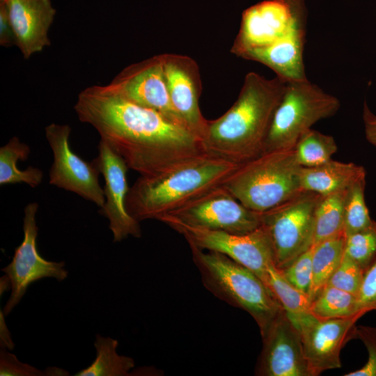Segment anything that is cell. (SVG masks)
Listing matches in <instances>:
<instances>
[{"label":"cell","mask_w":376,"mask_h":376,"mask_svg":"<svg viewBox=\"0 0 376 376\" xmlns=\"http://www.w3.org/2000/svg\"><path fill=\"white\" fill-rule=\"evenodd\" d=\"M162 217L195 228L235 234L249 233L262 225L261 213L245 207L222 185Z\"/></svg>","instance_id":"9c48e42d"},{"label":"cell","mask_w":376,"mask_h":376,"mask_svg":"<svg viewBox=\"0 0 376 376\" xmlns=\"http://www.w3.org/2000/svg\"><path fill=\"white\" fill-rule=\"evenodd\" d=\"M365 175L366 172L362 166L331 159L316 166L301 167L299 180L302 191L324 196L346 189Z\"/></svg>","instance_id":"ffe728a7"},{"label":"cell","mask_w":376,"mask_h":376,"mask_svg":"<svg viewBox=\"0 0 376 376\" xmlns=\"http://www.w3.org/2000/svg\"><path fill=\"white\" fill-rule=\"evenodd\" d=\"M345 253L364 271L376 258V221L345 239Z\"/></svg>","instance_id":"f1b7e54d"},{"label":"cell","mask_w":376,"mask_h":376,"mask_svg":"<svg viewBox=\"0 0 376 376\" xmlns=\"http://www.w3.org/2000/svg\"><path fill=\"white\" fill-rule=\"evenodd\" d=\"M0 45L4 47L17 46V38L5 1L0 2Z\"/></svg>","instance_id":"e575fe53"},{"label":"cell","mask_w":376,"mask_h":376,"mask_svg":"<svg viewBox=\"0 0 376 376\" xmlns=\"http://www.w3.org/2000/svg\"><path fill=\"white\" fill-rule=\"evenodd\" d=\"M301 167L294 148L265 151L240 164L222 186L247 208L263 212L302 191Z\"/></svg>","instance_id":"5b68a950"},{"label":"cell","mask_w":376,"mask_h":376,"mask_svg":"<svg viewBox=\"0 0 376 376\" xmlns=\"http://www.w3.org/2000/svg\"><path fill=\"white\" fill-rule=\"evenodd\" d=\"M357 298L361 311H376V258L364 271Z\"/></svg>","instance_id":"836d02e7"},{"label":"cell","mask_w":376,"mask_h":376,"mask_svg":"<svg viewBox=\"0 0 376 376\" xmlns=\"http://www.w3.org/2000/svg\"><path fill=\"white\" fill-rule=\"evenodd\" d=\"M3 312L1 311V324H0V342L1 347L6 348L8 350H12L15 346L11 337L10 334L7 328L4 318Z\"/></svg>","instance_id":"8d00e7d4"},{"label":"cell","mask_w":376,"mask_h":376,"mask_svg":"<svg viewBox=\"0 0 376 376\" xmlns=\"http://www.w3.org/2000/svg\"><path fill=\"white\" fill-rule=\"evenodd\" d=\"M338 150L334 138L312 128L305 132L294 147L297 162L301 167H313L331 159Z\"/></svg>","instance_id":"4316f807"},{"label":"cell","mask_w":376,"mask_h":376,"mask_svg":"<svg viewBox=\"0 0 376 376\" xmlns=\"http://www.w3.org/2000/svg\"><path fill=\"white\" fill-rule=\"evenodd\" d=\"M357 336L366 347L368 360L361 368L346 373L345 376H376V327H357Z\"/></svg>","instance_id":"d6a6232c"},{"label":"cell","mask_w":376,"mask_h":376,"mask_svg":"<svg viewBox=\"0 0 376 376\" xmlns=\"http://www.w3.org/2000/svg\"><path fill=\"white\" fill-rule=\"evenodd\" d=\"M17 47L29 59L51 45L48 36L56 10L50 0H6Z\"/></svg>","instance_id":"ac0fdd59"},{"label":"cell","mask_w":376,"mask_h":376,"mask_svg":"<svg viewBox=\"0 0 376 376\" xmlns=\"http://www.w3.org/2000/svg\"><path fill=\"white\" fill-rule=\"evenodd\" d=\"M340 107L336 96L308 79L287 82L272 119L265 152L293 148L315 123L334 116Z\"/></svg>","instance_id":"8992f818"},{"label":"cell","mask_w":376,"mask_h":376,"mask_svg":"<svg viewBox=\"0 0 376 376\" xmlns=\"http://www.w3.org/2000/svg\"><path fill=\"white\" fill-rule=\"evenodd\" d=\"M162 55L164 75L173 107L184 125L202 140L207 120L202 115L199 107L202 88L198 65L187 56Z\"/></svg>","instance_id":"e0dca14e"},{"label":"cell","mask_w":376,"mask_h":376,"mask_svg":"<svg viewBox=\"0 0 376 376\" xmlns=\"http://www.w3.org/2000/svg\"><path fill=\"white\" fill-rule=\"evenodd\" d=\"M4 1H6V0H0V2Z\"/></svg>","instance_id":"74e56055"},{"label":"cell","mask_w":376,"mask_h":376,"mask_svg":"<svg viewBox=\"0 0 376 376\" xmlns=\"http://www.w3.org/2000/svg\"><path fill=\"white\" fill-rule=\"evenodd\" d=\"M365 314L361 311L328 320L313 317L298 328L311 376L341 367L340 352L350 340L357 338L356 324Z\"/></svg>","instance_id":"5bb4252c"},{"label":"cell","mask_w":376,"mask_h":376,"mask_svg":"<svg viewBox=\"0 0 376 376\" xmlns=\"http://www.w3.org/2000/svg\"><path fill=\"white\" fill-rule=\"evenodd\" d=\"M240 165L203 152L157 174L140 175L130 188L126 210L139 222L158 220L222 185Z\"/></svg>","instance_id":"3957f363"},{"label":"cell","mask_w":376,"mask_h":376,"mask_svg":"<svg viewBox=\"0 0 376 376\" xmlns=\"http://www.w3.org/2000/svg\"><path fill=\"white\" fill-rule=\"evenodd\" d=\"M306 24L277 42L244 53L241 58L264 64L286 82L307 79L303 60Z\"/></svg>","instance_id":"d6986e66"},{"label":"cell","mask_w":376,"mask_h":376,"mask_svg":"<svg viewBox=\"0 0 376 376\" xmlns=\"http://www.w3.org/2000/svg\"><path fill=\"white\" fill-rule=\"evenodd\" d=\"M70 133L68 125L51 123L45 127V136L54 157L49 184L74 192L101 208L105 196L99 182L100 172L92 162L84 161L72 151Z\"/></svg>","instance_id":"7c38bea8"},{"label":"cell","mask_w":376,"mask_h":376,"mask_svg":"<svg viewBox=\"0 0 376 376\" xmlns=\"http://www.w3.org/2000/svg\"><path fill=\"white\" fill-rule=\"evenodd\" d=\"M263 349L256 368L260 376H311L300 333L283 310L261 334Z\"/></svg>","instance_id":"2e32d148"},{"label":"cell","mask_w":376,"mask_h":376,"mask_svg":"<svg viewBox=\"0 0 376 376\" xmlns=\"http://www.w3.org/2000/svg\"><path fill=\"white\" fill-rule=\"evenodd\" d=\"M322 195L302 191L261 213L262 226L268 233L276 267L284 269L313 245L314 214Z\"/></svg>","instance_id":"52a82bcc"},{"label":"cell","mask_w":376,"mask_h":376,"mask_svg":"<svg viewBox=\"0 0 376 376\" xmlns=\"http://www.w3.org/2000/svg\"><path fill=\"white\" fill-rule=\"evenodd\" d=\"M306 24L302 0H265L242 14L240 28L231 52L241 57L244 53L269 46Z\"/></svg>","instance_id":"30bf717a"},{"label":"cell","mask_w":376,"mask_h":376,"mask_svg":"<svg viewBox=\"0 0 376 376\" xmlns=\"http://www.w3.org/2000/svg\"><path fill=\"white\" fill-rule=\"evenodd\" d=\"M31 149L17 136L0 148V185L26 183L30 187H38L43 179V172L38 168L29 166L25 170L17 168L18 160L25 161Z\"/></svg>","instance_id":"603a6c76"},{"label":"cell","mask_w":376,"mask_h":376,"mask_svg":"<svg viewBox=\"0 0 376 376\" xmlns=\"http://www.w3.org/2000/svg\"><path fill=\"white\" fill-rule=\"evenodd\" d=\"M117 340L96 334L94 343L96 357L87 368L77 373L75 376H127L134 367L132 358L119 355L116 349Z\"/></svg>","instance_id":"cb8c5ba5"},{"label":"cell","mask_w":376,"mask_h":376,"mask_svg":"<svg viewBox=\"0 0 376 376\" xmlns=\"http://www.w3.org/2000/svg\"><path fill=\"white\" fill-rule=\"evenodd\" d=\"M190 248L203 285L219 299L249 313L263 334L284 310L267 285L251 269L221 253Z\"/></svg>","instance_id":"277c9868"},{"label":"cell","mask_w":376,"mask_h":376,"mask_svg":"<svg viewBox=\"0 0 376 376\" xmlns=\"http://www.w3.org/2000/svg\"><path fill=\"white\" fill-rule=\"evenodd\" d=\"M38 209V204L36 202L26 205L23 219V240L15 248L10 264L1 269L11 284V295L3 309L4 315H8L18 304L28 286L34 281L47 277L61 281L68 275L64 261L47 260L38 251L36 240L38 228L36 220Z\"/></svg>","instance_id":"8fae6325"},{"label":"cell","mask_w":376,"mask_h":376,"mask_svg":"<svg viewBox=\"0 0 376 376\" xmlns=\"http://www.w3.org/2000/svg\"><path fill=\"white\" fill-rule=\"evenodd\" d=\"M106 86L121 97L185 126L171 102L162 54L128 65Z\"/></svg>","instance_id":"4fadbf2b"},{"label":"cell","mask_w":376,"mask_h":376,"mask_svg":"<svg viewBox=\"0 0 376 376\" xmlns=\"http://www.w3.org/2000/svg\"><path fill=\"white\" fill-rule=\"evenodd\" d=\"M346 190L322 196L315 210L313 244L343 232Z\"/></svg>","instance_id":"d4e9b609"},{"label":"cell","mask_w":376,"mask_h":376,"mask_svg":"<svg viewBox=\"0 0 376 376\" xmlns=\"http://www.w3.org/2000/svg\"><path fill=\"white\" fill-rule=\"evenodd\" d=\"M78 118L93 126L125 162L146 176L205 152L201 140L183 125L94 85L81 91L74 107Z\"/></svg>","instance_id":"6da1fadb"},{"label":"cell","mask_w":376,"mask_h":376,"mask_svg":"<svg viewBox=\"0 0 376 376\" xmlns=\"http://www.w3.org/2000/svg\"><path fill=\"white\" fill-rule=\"evenodd\" d=\"M364 270L345 253L327 285L358 296Z\"/></svg>","instance_id":"4dcf8cb0"},{"label":"cell","mask_w":376,"mask_h":376,"mask_svg":"<svg viewBox=\"0 0 376 376\" xmlns=\"http://www.w3.org/2000/svg\"><path fill=\"white\" fill-rule=\"evenodd\" d=\"M69 373L61 368L48 367L42 370L28 363L21 362L17 357L1 348L0 375L1 376H68Z\"/></svg>","instance_id":"f546056e"},{"label":"cell","mask_w":376,"mask_h":376,"mask_svg":"<svg viewBox=\"0 0 376 376\" xmlns=\"http://www.w3.org/2000/svg\"><path fill=\"white\" fill-rule=\"evenodd\" d=\"M313 250V245L280 269L290 283L308 295L312 283Z\"/></svg>","instance_id":"1f68e13d"},{"label":"cell","mask_w":376,"mask_h":376,"mask_svg":"<svg viewBox=\"0 0 376 376\" xmlns=\"http://www.w3.org/2000/svg\"><path fill=\"white\" fill-rule=\"evenodd\" d=\"M286 81L250 72L240 94L221 116L208 120L201 142L204 151L242 164L265 152V143Z\"/></svg>","instance_id":"7a4b0ae2"},{"label":"cell","mask_w":376,"mask_h":376,"mask_svg":"<svg viewBox=\"0 0 376 376\" xmlns=\"http://www.w3.org/2000/svg\"><path fill=\"white\" fill-rule=\"evenodd\" d=\"M362 117L366 138L376 148V115L370 111L366 101L363 104Z\"/></svg>","instance_id":"d590c367"},{"label":"cell","mask_w":376,"mask_h":376,"mask_svg":"<svg viewBox=\"0 0 376 376\" xmlns=\"http://www.w3.org/2000/svg\"><path fill=\"white\" fill-rule=\"evenodd\" d=\"M366 177L357 180L346 190L343 226L345 237L368 228L374 224L365 202Z\"/></svg>","instance_id":"83f0119b"},{"label":"cell","mask_w":376,"mask_h":376,"mask_svg":"<svg viewBox=\"0 0 376 376\" xmlns=\"http://www.w3.org/2000/svg\"><path fill=\"white\" fill-rule=\"evenodd\" d=\"M345 239L342 232L313 244L312 283L308 295L311 302L327 285L339 265L345 253Z\"/></svg>","instance_id":"7402d4cb"},{"label":"cell","mask_w":376,"mask_h":376,"mask_svg":"<svg viewBox=\"0 0 376 376\" xmlns=\"http://www.w3.org/2000/svg\"><path fill=\"white\" fill-rule=\"evenodd\" d=\"M92 162L105 180V202L100 212L109 221V228L113 242H120L131 235L141 236L139 222L126 210V198L130 190L127 180L128 166L123 159L107 143L100 140L98 155Z\"/></svg>","instance_id":"9a60e30c"},{"label":"cell","mask_w":376,"mask_h":376,"mask_svg":"<svg viewBox=\"0 0 376 376\" xmlns=\"http://www.w3.org/2000/svg\"><path fill=\"white\" fill-rule=\"evenodd\" d=\"M310 310L318 320L343 318L352 316L361 311L357 296L326 285L311 301Z\"/></svg>","instance_id":"484cf974"},{"label":"cell","mask_w":376,"mask_h":376,"mask_svg":"<svg viewBox=\"0 0 376 376\" xmlns=\"http://www.w3.org/2000/svg\"><path fill=\"white\" fill-rule=\"evenodd\" d=\"M263 281L274 294L297 329L314 317L310 310L308 295L290 283L274 263L267 267Z\"/></svg>","instance_id":"44dd1931"},{"label":"cell","mask_w":376,"mask_h":376,"mask_svg":"<svg viewBox=\"0 0 376 376\" xmlns=\"http://www.w3.org/2000/svg\"><path fill=\"white\" fill-rule=\"evenodd\" d=\"M159 221L182 235L190 246L221 253L251 269L263 281L269 265L275 264L272 241L262 225L249 233L235 234L195 228L168 217Z\"/></svg>","instance_id":"ba28073f"}]
</instances>
